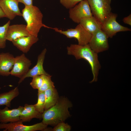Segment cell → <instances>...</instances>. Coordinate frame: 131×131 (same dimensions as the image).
I'll use <instances>...</instances> for the list:
<instances>
[{"instance_id": "obj_1", "label": "cell", "mask_w": 131, "mask_h": 131, "mask_svg": "<svg viewBox=\"0 0 131 131\" xmlns=\"http://www.w3.org/2000/svg\"><path fill=\"white\" fill-rule=\"evenodd\" d=\"M72 106V103L67 98L59 97L55 105L42 113V122L48 125L54 126L64 122L71 116L68 109Z\"/></svg>"}, {"instance_id": "obj_2", "label": "cell", "mask_w": 131, "mask_h": 131, "mask_svg": "<svg viewBox=\"0 0 131 131\" xmlns=\"http://www.w3.org/2000/svg\"><path fill=\"white\" fill-rule=\"evenodd\" d=\"M68 55L74 56L77 60L83 59L90 65L93 76L90 83L96 82L101 65L99 60L98 54L90 48L88 44L84 45L71 44L67 48Z\"/></svg>"}, {"instance_id": "obj_3", "label": "cell", "mask_w": 131, "mask_h": 131, "mask_svg": "<svg viewBox=\"0 0 131 131\" xmlns=\"http://www.w3.org/2000/svg\"><path fill=\"white\" fill-rule=\"evenodd\" d=\"M22 13L27 24L26 29L31 35L38 37L41 27H47L42 23L43 14L37 7L33 5L25 6Z\"/></svg>"}, {"instance_id": "obj_4", "label": "cell", "mask_w": 131, "mask_h": 131, "mask_svg": "<svg viewBox=\"0 0 131 131\" xmlns=\"http://www.w3.org/2000/svg\"><path fill=\"white\" fill-rule=\"evenodd\" d=\"M93 15L102 24L111 12L112 0H87Z\"/></svg>"}, {"instance_id": "obj_5", "label": "cell", "mask_w": 131, "mask_h": 131, "mask_svg": "<svg viewBox=\"0 0 131 131\" xmlns=\"http://www.w3.org/2000/svg\"><path fill=\"white\" fill-rule=\"evenodd\" d=\"M55 31L63 34L68 38H74L77 39L78 44L84 45L88 44L92 36V34L87 32L80 24H79L74 28L68 29L62 31L55 28H51Z\"/></svg>"}, {"instance_id": "obj_6", "label": "cell", "mask_w": 131, "mask_h": 131, "mask_svg": "<svg viewBox=\"0 0 131 131\" xmlns=\"http://www.w3.org/2000/svg\"><path fill=\"white\" fill-rule=\"evenodd\" d=\"M117 15L111 12L102 24L101 30L108 38H112L119 32L131 31V29L122 26L116 21Z\"/></svg>"}, {"instance_id": "obj_7", "label": "cell", "mask_w": 131, "mask_h": 131, "mask_svg": "<svg viewBox=\"0 0 131 131\" xmlns=\"http://www.w3.org/2000/svg\"><path fill=\"white\" fill-rule=\"evenodd\" d=\"M21 120L8 123H0V130L3 131H46L48 125L42 122L31 125H24Z\"/></svg>"}, {"instance_id": "obj_8", "label": "cell", "mask_w": 131, "mask_h": 131, "mask_svg": "<svg viewBox=\"0 0 131 131\" xmlns=\"http://www.w3.org/2000/svg\"><path fill=\"white\" fill-rule=\"evenodd\" d=\"M69 14L70 18L78 24L80 23L82 19L93 16L87 0H82L78 4L69 9Z\"/></svg>"}, {"instance_id": "obj_9", "label": "cell", "mask_w": 131, "mask_h": 131, "mask_svg": "<svg viewBox=\"0 0 131 131\" xmlns=\"http://www.w3.org/2000/svg\"><path fill=\"white\" fill-rule=\"evenodd\" d=\"M108 38L105 33L101 29L92 35L88 44L93 50L98 54L109 49Z\"/></svg>"}, {"instance_id": "obj_10", "label": "cell", "mask_w": 131, "mask_h": 131, "mask_svg": "<svg viewBox=\"0 0 131 131\" xmlns=\"http://www.w3.org/2000/svg\"><path fill=\"white\" fill-rule=\"evenodd\" d=\"M31 64V61L24 54L16 56L10 74L20 78L27 72Z\"/></svg>"}, {"instance_id": "obj_11", "label": "cell", "mask_w": 131, "mask_h": 131, "mask_svg": "<svg viewBox=\"0 0 131 131\" xmlns=\"http://www.w3.org/2000/svg\"><path fill=\"white\" fill-rule=\"evenodd\" d=\"M47 51V49L46 48L42 50L38 56L37 62L36 65L32 68L29 69L25 74L20 78L18 82L19 84H20L27 78L32 77L38 75H49L46 72L43 67V63Z\"/></svg>"}, {"instance_id": "obj_12", "label": "cell", "mask_w": 131, "mask_h": 131, "mask_svg": "<svg viewBox=\"0 0 131 131\" xmlns=\"http://www.w3.org/2000/svg\"><path fill=\"white\" fill-rule=\"evenodd\" d=\"M17 0H0V6L6 17L12 20L17 16H22Z\"/></svg>"}, {"instance_id": "obj_13", "label": "cell", "mask_w": 131, "mask_h": 131, "mask_svg": "<svg viewBox=\"0 0 131 131\" xmlns=\"http://www.w3.org/2000/svg\"><path fill=\"white\" fill-rule=\"evenodd\" d=\"M23 107L20 106L17 108L11 109L6 106L3 109H0V123H7L19 121L20 115Z\"/></svg>"}, {"instance_id": "obj_14", "label": "cell", "mask_w": 131, "mask_h": 131, "mask_svg": "<svg viewBox=\"0 0 131 131\" xmlns=\"http://www.w3.org/2000/svg\"><path fill=\"white\" fill-rule=\"evenodd\" d=\"M31 35L26 29V25L23 24H16L9 25L8 28L7 40L12 42L17 39L24 36Z\"/></svg>"}, {"instance_id": "obj_15", "label": "cell", "mask_w": 131, "mask_h": 131, "mask_svg": "<svg viewBox=\"0 0 131 131\" xmlns=\"http://www.w3.org/2000/svg\"><path fill=\"white\" fill-rule=\"evenodd\" d=\"M0 55V75L8 76L13 67L15 57L9 53H2Z\"/></svg>"}, {"instance_id": "obj_16", "label": "cell", "mask_w": 131, "mask_h": 131, "mask_svg": "<svg viewBox=\"0 0 131 131\" xmlns=\"http://www.w3.org/2000/svg\"><path fill=\"white\" fill-rule=\"evenodd\" d=\"M38 37L31 35L19 38L12 42L13 45L24 53H27L33 44L38 41Z\"/></svg>"}, {"instance_id": "obj_17", "label": "cell", "mask_w": 131, "mask_h": 131, "mask_svg": "<svg viewBox=\"0 0 131 131\" xmlns=\"http://www.w3.org/2000/svg\"><path fill=\"white\" fill-rule=\"evenodd\" d=\"M42 114L36 110L33 105L26 104L20 114V119L23 122H30L33 118L42 119Z\"/></svg>"}, {"instance_id": "obj_18", "label": "cell", "mask_w": 131, "mask_h": 131, "mask_svg": "<svg viewBox=\"0 0 131 131\" xmlns=\"http://www.w3.org/2000/svg\"><path fill=\"white\" fill-rule=\"evenodd\" d=\"M79 24L92 35L101 29L102 24L93 16L82 19Z\"/></svg>"}, {"instance_id": "obj_19", "label": "cell", "mask_w": 131, "mask_h": 131, "mask_svg": "<svg viewBox=\"0 0 131 131\" xmlns=\"http://www.w3.org/2000/svg\"><path fill=\"white\" fill-rule=\"evenodd\" d=\"M45 102L44 110H47L55 105L59 97L55 87L49 89L44 91Z\"/></svg>"}, {"instance_id": "obj_20", "label": "cell", "mask_w": 131, "mask_h": 131, "mask_svg": "<svg viewBox=\"0 0 131 131\" xmlns=\"http://www.w3.org/2000/svg\"><path fill=\"white\" fill-rule=\"evenodd\" d=\"M19 94L17 87L8 91L0 94V106L5 105L10 107L11 101L18 96Z\"/></svg>"}, {"instance_id": "obj_21", "label": "cell", "mask_w": 131, "mask_h": 131, "mask_svg": "<svg viewBox=\"0 0 131 131\" xmlns=\"http://www.w3.org/2000/svg\"><path fill=\"white\" fill-rule=\"evenodd\" d=\"M41 76L43 80L42 84L38 91H44L49 89L55 87L54 83L51 79V76L50 75H42Z\"/></svg>"}, {"instance_id": "obj_22", "label": "cell", "mask_w": 131, "mask_h": 131, "mask_svg": "<svg viewBox=\"0 0 131 131\" xmlns=\"http://www.w3.org/2000/svg\"><path fill=\"white\" fill-rule=\"evenodd\" d=\"M38 100L36 104L34 105L36 110L40 113H42L44 111L45 99L44 91H38Z\"/></svg>"}, {"instance_id": "obj_23", "label": "cell", "mask_w": 131, "mask_h": 131, "mask_svg": "<svg viewBox=\"0 0 131 131\" xmlns=\"http://www.w3.org/2000/svg\"><path fill=\"white\" fill-rule=\"evenodd\" d=\"M10 23L9 20L3 25L0 26V49L4 48L6 46L7 31Z\"/></svg>"}, {"instance_id": "obj_24", "label": "cell", "mask_w": 131, "mask_h": 131, "mask_svg": "<svg viewBox=\"0 0 131 131\" xmlns=\"http://www.w3.org/2000/svg\"><path fill=\"white\" fill-rule=\"evenodd\" d=\"M32 78L33 79L30 85L33 89L38 90L42 84L43 80L41 75L35 76Z\"/></svg>"}, {"instance_id": "obj_25", "label": "cell", "mask_w": 131, "mask_h": 131, "mask_svg": "<svg viewBox=\"0 0 131 131\" xmlns=\"http://www.w3.org/2000/svg\"><path fill=\"white\" fill-rule=\"evenodd\" d=\"M60 3L67 9L71 8L82 0H59Z\"/></svg>"}, {"instance_id": "obj_26", "label": "cell", "mask_w": 131, "mask_h": 131, "mask_svg": "<svg viewBox=\"0 0 131 131\" xmlns=\"http://www.w3.org/2000/svg\"><path fill=\"white\" fill-rule=\"evenodd\" d=\"M71 129V126L64 122L60 123L55 126L52 129L53 131H70Z\"/></svg>"}, {"instance_id": "obj_27", "label": "cell", "mask_w": 131, "mask_h": 131, "mask_svg": "<svg viewBox=\"0 0 131 131\" xmlns=\"http://www.w3.org/2000/svg\"><path fill=\"white\" fill-rule=\"evenodd\" d=\"M19 2L24 4L25 6H30L33 5V0H17Z\"/></svg>"}, {"instance_id": "obj_28", "label": "cell", "mask_w": 131, "mask_h": 131, "mask_svg": "<svg viewBox=\"0 0 131 131\" xmlns=\"http://www.w3.org/2000/svg\"><path fill=\"white\" fill-rule=\"evenodd\" d=\"M123 22L125 24L131 25V14L124 17L123 20Z\"/></svg>"}, {"instance_id": "obj_29", "label": "cell", "mask_w": 131, "mask_h": 131, "mask_svg": "<svg viewBox=\"0 0 131 131\" xmlns=\"http://www.w3.org/2000/svg\"><path fill=\"white\" fill-rule=\"evenodd\" d=\"M4 17H6V16L0 6V19Z\"/></svg>"}, {"instance_id": "obj_30", "label": "cell", "mask_w": 131, "mask_h": 131, "mask_svg": "<svg viewBox=\"0 0 131 131\" xmlns=\"http://www.w3.org/2000/svg\"><path fill=\"white\" fill-rule=\"evenodd\" d=\"M1 89V88L0 87V90Z\"/></svg>"}, {"instance_id": "obj_31", "label": "cell", "mask_w": 131, "mask_h": 131, "mask_svg": "<svg viewBox=\"0 0 131 131\" xmlns=\"http://www.w3.org/2000/svg\"></svg>"}]
</instances>
